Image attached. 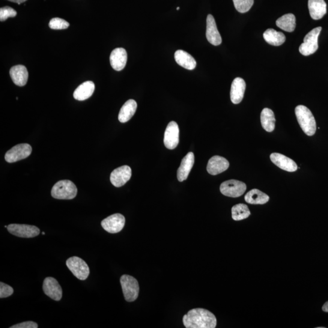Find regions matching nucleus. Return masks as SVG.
<instances>
[{
	"label": "nucleus",
	"mask_w": 328,
	"mask_h": 328,
	"mask_svg": "<svg viewBox=\"0 0 328 328\" xmlns=\"http://www.w3.org/2000/svg\"><path fill=\"white\" fill-rule=\"evenodd\" d=\"M183 320L187 328H214L217 323L215 316L202 308L190 310L184 316Z\"/></svg>",
	"instance_id": "f257e3e1"
},
{
	"label": "nucleus",
	"mask_w": 328,
	"mask_h": 328,
	"mask_svg": "<svg viewBox=\"0 0 328 328\" xmlns=\"http://www.w3.org/2000/svg\"><path fill=\"white\" fill-rule=\"evenodd\" d=\"M295 115L298 122L306 135L312 136L316 132V122L312 113L304 105H299L295 108Z\"/></svg>",
	"instance_id": "f03ea898"
},
{
	"label": "nucleus",
	"mask_w": 328,
	"mask_h": 328,
	"mask_svg": "<svg viewBox=\"0 0 328 328\" xmlns=\"http://www.w3.org/2000/svg\"><path fill=\"white\" fill-rule=\"evenodd\" d=\"M76 185L70 180H62L53 186L51 195L58 199H73L77 196Z\"/></svg>",
	"instance_id": "7ed1b4c3"
},
{
	"label": "nucleus",
	"mask_w": 328,
	"mask_h": 328,
	"mask_svg": "<svg viewBox=\"0 0 328 328\" xmlns=\"http://www.w3.org/2000/svg\"><path fill=\"white\" fill-rule=\"evenodd\" d=\"M120 281L125 300L132 302L138 299L139 286L137 280L130 276L124 275Z\"/></svg>",
	"instance_id": "20e7f679"
},
{
	"label": "nucleus",
	"mask_w": 328,
	"mask_h": 328,
	"mask_svg": "<svg viewBox=\"0 0 328 328\" xmlns=\"http://www.w3.org/2000/svg\"><path fill=\"white\" fill-rule=\"evenodd\" d=\"M321 29V27L313 29L304 38V42L299 47V51L302 55L308 56L317 51L318 48V38Z\"/></svg>",
	"instance_id": "39448f33"
},
{
	"label": "nucleus",
	"mask_w": 328,
	"mask_h": 328,
	"mask_svg": "<svg viewBox=\"0 0 328 328\" xmlns=\"http://www.w3.org/2000/svg\"><path fill=\"white\" fill-rule=\"evenodd\" d=\"M67 266L76 278L85 280L89 275V268L86 262L77 256H73L67 259Z\"/></svg>",
	"instance_id": "423d86ee"
},
{
	"label": "nucleus",
	"mask_w": 328,
	"mask_h": 328,
	"mask_svg": "<svg viewBox=\"0 0 328 328\" xmlns=\"http://www.w3.org/2000/svg\"><path fill=\"white\" fill-rule=\"evenodd\" d=\"M246 189V184L234 180L224 182L220 186V192L223 195L231 198H238L243 195Z\"/></svg>",
	"instance_id": "0eeeda50"
},
{
	"label": "nucleus",
	"mask_w": 328,
	"mask_h": 328,
	"mask_svg": "<svg viewBox=\"0 0 328 328\" xmlns=\"http://www.w3.org/2000/svg\"><path fill=\"white\" fill-rule=\"evenodd\" d=\"M32 151V147L28 144H20L14 146L5 154V160L9 163H14L30 156Z\"/></svg>",
	"instance_id": "6e6552de"
},
{
	"label": "nucleus",
	"mask_w": 328,
	"mask_h": 328,
	"mask_svg": "<svg viewBox=\"0 0 328 328\" xmlns=\"http://www.w3.org/2000/svg\"><path fill=\"white\" fill-rule=\"evenodd\" d=\"M8 231L12 235L21 238H34L40 233V229L36 226L11 224L8 226Z\"/></svg>",
	"instance_id": "1a4fd4ad"
},
{
	"label": "nucleus",
	"mask_w": 328,
	"mask_h": 328,
	"mask_svg": "<svg viewBox=\"0 0 328 328\" xmlns=\"http://www.w3.org/2000/svg\"><path fill=\"white\" fill-rule=\"evenodd\" d=\"M125 224V217L120 213H116L104 219L101 225L108 233L117 234L124 229Z\"/></svg>",
	"instance_id": "9d476101"
},
{
	"label": "nucleus",
	"mask_w": 328,
	"mask_h": 328,
	"mask_svg": "<svg viewBox=\"0 0 328 328\" xmlns=\"http://www.w3.org/2000/svg\"><path fill=\"white\" fill-rule=\"evenodd\" d=\"M179 129L177 122L172 121L168 124L164 134L163 142L167 148L174 150L177 147L179 144Z\"/></svg>",
	"instance_id": "9b49d317"
},
{
	"label": "nucleus",
	"mask_w": 328,
	"mask_h": 328,
	"mask_svg": "<svg viewBox=\"0 0 328 328\" xmlns=\"http://www.w3.org/2000/svg\"><path fill=\"white\" fill-rule=\"evenodd\" d=\"M131 169L129 166H124L113 171L110 176V181L116 187L124 186L131 177Z\"/></svg>",
	"instance_id": "f8f14e48"
},
{
	"label": "nucleus",
	"mask_w": 328,
	"mask_h": 328,
	"mask_svg": "<svg viewBox=\"0 0 328 328\" xmlns=\"http://www.w3.org/2000/svg\"><path fill=\"white\" fill-rule=\"evenodd\" d=\"M43 289L47 296L50 299L60 301L62 298V289L59 285L58 280L52 277H46L44 279L43 285Z\"/></svg>",
	"instance_id": "ddd939ff"
},
{
	"label": "nucleus",
	"mask_w": 328,
	"mask_h": 328,
	"mask_svg": "<svg viewBox=\"0 0 328 328\" xmlns=\"http://www.w3.org/2000/svg\"><path fill=\"white\" fill-rule=\"evenodd\" d=\"M270 158L271 161L276 166L279 167L280 169L283 170V171L289 172L297 171L298 167L296 163L290 158L285 156V155L274 153L270 154Z\"/></svg>",
	"instance_id": "4468645a"
},
{
	"label": "nucleus",
	"mask_w": 328,
	"mask_h": 328,
	"mask_svg": "<svg viewBox=\"0 0 328 328\" xmlns=\"http://www.w3.org/2000/svg\"><path fill=\"white\" fill-rule=\"evenodd\" d=\"M229 168V161L225 157L214 156L208 160L207 171L211 175H216L225 172Z\"/></svg>",
	"instance_id": "2eb2a0df"
},
{
	"label": "nucleus",
	"mask_w": 328,
	"mask_h": 328,
	"mask_svg": "<svg viewBox=\"0 0 328 328\" xmlns=\"http://www.w3.org/2000/svg\"><path fill=\"white\" fill-rule=\"evenodd\" d=\"M206 38L208 42L214 46H218L222 43V36L217 29L215 20L210 14L207 17Z\"/></svg>",
	"instance_id": "dca6fc26"
},
{
	"label": "nucleus",
	"mask_w": 328,
	"mask_h": 328,
	"mask_svg": "<svg viewBox=\"0 0 328 328\" xmlns=\"http://www.w3.org/2000/svg\"><path fill=\"white\" fill-rule=\"evenodd\" d=\"M110 64L116 71H120L124 69L127 62V53L126 50L122 47H118L113 50L110 55Z\"/></svg>",
	"instance_id": "f3484780"
},
{
	"label": "nucleus",
	"mask_w": 328,
	"mask_h": 328,
	"mask_svg": "<svg viewBox=\"0 0 328 328\" xmlns=\"http://www.w3.org/2000/svg\"><path fill=\"white\" fill-rule=\"evenodd\" d=\"M194 162H195V156L192 152H189L182 160L181 166L178 168L177 178L179 181L183 182L187 180L190 172L192 171Z\"/></svg>",
	"instance_id": "a211bd4d"
},
{
	"label": "nucleus",
	"mask_w": 328,
	"mask_h": 328,
	"mask_svg": "<svg viewBox=\"0 0 328 328\" xmlns=\"http://www.w3.org/2000/svg\"><path fill=\"white\" fill-rule=\"evenodd\" d=\"M246 87V82L242 78L237 77L234 80L231 90V99L232 103L238 104L242 101Z\"/></svg>",
	"instance_id": "6ab92c4d"
},
{
	"label": "nucleus",
	"mask_w": 328,
	"mask_h": 328,
	"mask_svg": "<svg viewBox=\"0 0 328 328\" xmlns=\"http://www.w3.org/2000/svg\"><path fill=\"white\" fill-rule=\"evenodd\" d=\"M10 76L13 81L17 86L26 85L28 80V71L23 65H16L12 67L10 71Z\"/></svg>",
	"instance_id": "aec40b11"
},
{
	"label": "nucleus",
	"mask_w": 328,
	"mask_h": 328,
	"mask_svg": "<svg viewBox=\"0 0 328 328\" xmlns=\"http://www.w3.org/2000/svg\"><path fill=\"white\" fill-rule=\"evenodd\" d=\"M310 16L312 19H322L326 14V4L324 0H308Z\"/></svg>",
	"instance_id": "412c9836"
},
{
	"label": "nucleus",
	"mask_w": 328,
	"mask_h": 328,
	"mask_svg": "<svg viewBox=\"0 0 328 328\" xmlns=\"http://www.w3.org/2000/svg\"><path fill=\"white\" fill-rule=\"evenodd\" d=\"M175 59L179 65L188 70H193L196 67L195 59L190 53L184 50H177L175 53Z\"/></svg>",
	"instance_id": "4be33fe9"
},
{
	"label": "nucleus",
	"mask_w": 328,
	"mask_h": 328,
	"mask_svg": "<svg viewBox=\"0 0 328 328\" xmlns=\"http://www.w3.org/2000/svg\"><path fill=\"white\" fill-rule=\"evenodd\" d=\"M95 90L94 83L91 81L83 83L74 92V97L76 100L83 101L92 96Z\"/></svg>",
	"instance_id": "5701e85b"
},
{
	"label": "nucleus",
	"mask_w": 328,
	"mask_h": 328,
	"mask_svg": "<svg viewBox=\"0 0 328 328\" xmlns=\"http://www.w3.org/2000/svg\"><path fill=\"white\" fill-rule=\"evenodd\" d=\"M137 103L135 100L130 99L127 101L122 106L119 112L118 119L121 123L129 121L135 114L137 110Z\"/></svg>",
	"instance_id": "b1692460"
},
{
	"label": "nucleus",
	"mask_w": 328,
	"mask_h": 328,
	"mask_svg": "<svg viewBox=\"0 0 328 328\" xmlns=\"http://www.w3.org/2000/svg\"><path fill=\"white\" fill-rule=\"evenodd\" d=\"M247 203L250 204H264L269 200V196L258 189H253L244 197Z\"/></svg>",
	"instance_id": "393cba45"
},
{
	"label": "nucleus",
	"mask_w": 328,
	"mask_h": 328,
	"mask_svg": "<svg viewBox=\"0 0 328 328\" xmlns=\"http://www.w3.org/2000/svg\"><path fill=\"white\" fill-rule=\"evenodd\" d=\"M263 37L267 43L276 46L282 45L286 41L285 34L281 32L277 31L274 29H267L264 32Z\"/></svg>",
	"instance_id": "a878e982"
},
{
	"label": "nucleus",
	"mask_w": 328,
	"mask_h": 328,
	"mask_svg": "<svg viewBox=\"0 0 328 328\" xmlns=\"http://www.w3.org/2000/svg\"><path fill=\"white\" fill-rule=\"evenodd\" d=\"M261 123L262 128L267 132H272L275 129L276 118L272 110L264 108L261 113Z\"/></svg>",
	"instance_id": "bb28decb"
},
{
	"label": "nucleus",
	"mask_w": 328,
	"mask_h": 328,
	"mask_svg": "<svg viewBox=\"0 0 328 328\" xmlns=\"http://www.w3.org/2000/svg\"><path fill=\"white\" fill-rule=\"evenodd\" d=\"M276 25L286 32H292L296 27V19L294 14H285L276 21Z\"/></svg>",
	"instance_id": "cd10ccee"
},
{
	"label": "nucleus",
	"mask_w": 328,
	"mask_h": 328,
	"mask_svg": "<svg viewBox=\"0 0 328 328\" xmlns=\"http://www.w3.org/2000/svg\"><path fill=\"white\" fill-rule=\"evenodd\" d=\"M250 215V211L247 205L244 204L235 205L232 208V218L235 221H241L247 218Z\"/></svg>",
	"instance_id": "c85d7f7f"
},
{
	"label": "nucleus",
	"mask_w": 328,
	"mask_h": 328,
	"mask_svg": "<svg viewBox=\"0 0 328 328\" xmlns=\"http://www.w3.org/2000/svg\"><path fill=\"white\" fill-rule=\"evenodd\" d=\"M235 9L240 13H246L252 7L254 0H233Z\"/></svg>",
	"instance_id": "c756f323"
},
{
	"label": "nucleus",
	"mask_w": 328,
	"mask_h": 328,
	"mask_svg": "<svg viewBox=\"0 0 328 328\" xmlns=\"http://www.w3.org/2000/svg\"><path fill=\"white\" fill-rule=\"evenodd\" d=\"M49 26L52 29H65L70 26V23L65 20L60 19V18H53L50 20Z\"/></svg>",
	"instance_id": "7c9ffc66"
},
{
	"label": "nucleus",
	"mask_w": 328,
	"mask_h": 328,
	"mask_svg": "<svg viewBox=\"0 0 328 328\" xmlns=\"http://www.w3.org/2000/svg\"><path fill=\"white\" fill-rule=\"evenodd\" d=\"M17 14V11L11 7H5L2 8L0 9V21L4 22L8 18L16 17Z\"/></svg>",
	"instance_id": "2f4dec72"
},
{
	"label": "nucleus",
	"mask_w": 328,
	"mask_h": 328,
	"mask_svg": "<svg viewBox=\"0 0 328 328\" xmlns=\"http://www.w3.org/2000/svg\"><path fill=\"white\" fill-rule=\"evenodd\" d=\"M14 293V289L10 285L5 284V283H0V298H7L10 297Z\"/></svg>",
	"instance_id": "473e14b6"
},
{
	"label": "nucleus",
	"mask_w": 328,
	"mask_h": 328,
	"mask_svg": "<svg viewBox=\"0 0 328 328\" xmlns=\"http://www.w3.org/2000/svg\"><path fill=\"white\" fill-rule=\"evenodd\" d=\"M11 328H37L38 324L34 321H29L13 325Z\"/></svg>",
	"instance_id": "72a5a7b5"
},
{
	"label": "nucleus",
	"mask_w": 328,
	"mask_h": 328,
	"mask_svg": "<svg viewBox=\"0 0 328 328\" xmlns=\"http://www.w3.org/2000/svg\"><path fill=\"white\" fill-rule=\"evenodd\" d=\"M11 2L16 3L18 5H20L23 4V3L25 2L27 0H8Z\"/></svg>",
	"instance_id": "f704fd0d"
},
{
	"label": "nucleus",
	"mask_w": 328,
	"mask_h": 328,
	"mask_svg": "<svg viewBox=\"0 0 328 328\" xmlns=\"http://www.w3.org/2000/svg\"><path fill=\"white\" fill-rule=\"evenodd\" d=\"M322 310L325 312H328V301L324 304L323 307H322Z\"/></svg>",
	"instance_id": "c9c22d12"
},
{
	"label": "nucleus",
	"mask_w": 328,
	"mask_h": 328,
	"mask_svg": "<svg viewBox=\"0 0 328 328\" xmlns=\"http://www.w3.org/2000/svg\"><path fill=\"white\" fill-rule=\"evenodd\" d=\"M180 8L178 7L177 9V10H180Z\"/></svg>",
	"instance_id": "e433bc0d"
},
{
	"label": "nucleus",
	"mask_w": 328,
	"mask_h": 328,
	"mask_svg": "<svg viewBox=\"0 0 328 328\" xmlns=\"http://www.w3.org/2000/svg\"><path fill=\"white\" fill-rule=\"evenodd\" d=\"M44 234H45V233H44V232H42V235H44Z\"/></svg>",
	"instance_id": "4c0bfd02"
}]
</instances>
